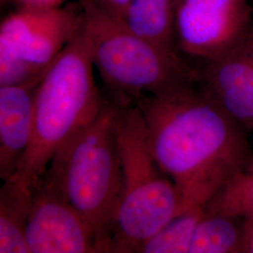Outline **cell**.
Here are the masks:
<instances>
[{
    "mask_svg": "<svg viewBox=\"0 0 253 253\" xmlns=\"http://www.w3.org/2000/svg\"><path fill=\"white\" fill-rule=\"evenodd\" d=\"M47 178L97 231L107 253L122 188L118 108L106 99L98 114L49 163Z\"/></svg>",
    "mask_w": 253,
    "mask_h": 253,
    "instance_id": "obj_3",
    "label": "cell"
},
{
    "mask_svg": "<svg viewBox=\"0 0 253 253\" xmlns=\"http://www.w3.org/2000/svg\"><path fill=\"white\" fill-rule=\"evenodd\" d=\"M27 225L29 253H107L88 219L42 174L30 188Z\"/></svg>",
    "mask_w": 253,
    "mask_h": 253,
    "instance_id": "obj_6",
    "label": "cell"
},
{
    "mask_svg": "<svg viewBox=\"0 0 253 253\" xmlns=\"http://www.w3.org/2000/svg\"><path fill=\"white\" fill-rule=\"evenodd\" d=\"M253 23L249 0H174L178 51L209 61L222 54Z\"/></svg>",
    "mask_w": 253,
    "mask_h": 253,
    "instance_id": "obj_8",
    "label": "cell"
},
{
    "mask_svg": "<svg viewBox=\"0 0 253 253\" xmlns=\"http://www.w3.org/2000/svg\"><path fill=\"white\" fill-rule=\"evenodd\" d=\"M79 0L51 9H16L1 22L0 49L46 70L84 28Z\"/></svg>",
    "mask_w": 253,
    "mask_h": 253,
    "instance_id": "obj_7",
    "label": "cell"
},
{
    "mask_svg": "<svg viewBox=\"0 0 253 253\" xmlns=\"http://www.w3.org/2000/svg\"><path fill=\"white\" fill-rule=\"evenodd\" d=\"M30 190L13 180L0 190V253H29L27 225Z\"/></svg>",
    "mask_w": 253,
    "mask_h": 253,
    "instance_id": "obj_12",
    "label": "cell"
},
{
    "mask_svg": "<svg viewBox=\"0 0 253 253\" xmlns=\"http://www.w3.org/2000/svg\"><path fill=\"white\" fill-rule=\"evenodd\" d=\"M174 0H130L122 19L140 36L178 54L173 24Z\"/></svg>",
    "mask_w": 253,
    "mask_h": 253,
    "instance_id": "obj_11",
    "label": "cell"
},
{
    "mask_svg": "<svg viewBox=\"0 0 253 253\" xmlns=\"http://www.w3.org/2000/svg\"><path fill=\"white\" fill-rule=\"evenodd\" d=\"M198 84L247 131L253 129V23L232 45L207 61Z\"/></svg>",
    "mask_w": 253,
    "mask_h": 253,
    "instance_id": "obj_9",
    "label": "cell"
},
{
    "mask_svg": "<svg viewBox=\"0 0 253 253\" xmlns=\"http://www.w3.org/2000/svg\"><path fill=\"white\" fill-rule=\"evenodd\" d=\"M115 104L118 108L122 188L111 253H136L149 237L186 210L175 185L154 159L138 106Z\"/></svg>",
    "mask_w": 253,
    "mask_h": 253,
    "instance_id": "obj_5",
    "label": "cell"
},
{
    "mask_svg": "<svg viewBox=\"0 0 253 253\" xmlns=\"http://www.w3.org/2000/svg\"><path fill=\"white\" fill-rule=\"evenodd\" d=\"M236 219L205 212L194 230L190 253H243V227Z\"/></svg>",
    "mask_w": 253,
    "mask_h": 253,
    "instance_id": "obj_13",
    "label": "cell"
},
{
    "mask_svg": "<svg viewBox=\"0 0 253 253\" xmlns=\"http://www.w3.org/2000/svg\"><path fill=\"white\" fill-rule=\"evenodd\" d=\"M69 0H1L2 4H9L16 9H51L62 7Z\"/></svg>",
    "mask_w": 253,
    "mask_h": 253,
    "instance_id": "obj_16",
    "label": "cell"
},
{
    "mask_svg": "<svg viewBox=\"0 0 253 253\" xmlns=\"http://www.w3.org/2000/svg\"><path fill=\"white\" fill-rule=\"evenodd\" d=\"M204 215L205 209H195L172 218L141 245L136 253H190L194 230Z\"/></svg>",
    "mask_w": 253,
    "mask_h": 253,
    "instance_id": "obj_15",
    "label": "cell"
},
{
    "mask_svg": "<svg viewBox=\"0 0 253 253\" xmlns=\"http://www.w3.org/2000/svg\"><path fill=\"white\" fill-rule=\"evenodd\" d=\"M84 31L94 66L117 103L135 104L145 97L198 84L199 72L179 54L140 36L122 18L94 0H79Z\"/></svg>",
    "mask_w": 253,
    "mask_h": 253,
    "instance_id": "obj_4",
    "label": "cell"
},
{
    "mask_svg": "<svg viewBox=\"0 0 253 253\" xmlns=\"http://www.w3.org/2000/svg\"><path fill=\"white\" fill-rule=\"evenodd\" d=\"M205 212L236 218L253 217V158L225 183Z\"/></svg>",
    "mask_w": 253,
    "mask_h": 253,
    "instance_id": "obj_14",
    "label": "cell"
},
{
    "mask_svg": "<svg viewBox=\"0 0 253 253\" xmlns=\"http://www.w3.org/2000/svg\"><path fill=\"white\" fill-rule=\"evenodd\" d=\"M42 77L24 84L0 86V177L3 182L17 172L30 144L34 98Z\"/></svg>",
    "mask_w": 253,
    "mask_h": 253,
    "instance_id": "obj_10",
    "label": "cell"
},
{
    "mask_svg": "<svg viewBox=\"0 0 253 253\" xmlns=\"http://www.w3.org/2000/svg\"><path fill=\"white\" fill-rule=\"evenodd\" d=\"M243 253H253V217L244 218Z\"/></svg>",
    "mask_w": 253,
    "mask_h": 253,
    "instance_id": "obj_18",
    "label": "cell"
},
{
    "mask_svg": "<svg viewBox=\"0 0 253 253\" xmlns=\"http://www.w3.org/2000/svg\"><path fill=\"white\" fill-rule=\"evenodd\" d=\"M93 68L83 28L50 64L37 86L31 141L10 180L30 190L54 154L98 114L106 99L96 85Z\"/></svg>",
    "mask_w": 253,
    "mask_h": 253,
    "instance_id": "obj_2",
    "label": "cell"
},
{
    "mask_svg": "<svg viewBox=\"0 0 253 253\" xmlns=\"http://www.w3.org/2000/svg\"><path fill=\"white\" fill-rule=\"evenodd\" d=\"M102 9L113 15L122 18L130 0H94Z\"/></svg>",
    "mask_w": 253,
    "mask_h": 253,
    "instance_id": "obj_17",
    "label": "cell"
},
{
    "mask_svg": "<svg viewBox=\"0 0 253 253\" xmlns=\"http://www.w3.org/2000/svg\"><path fill=\"white\" fill-rule=\"evenodd\" d=\"M196 84L135 102L154 159L186 212L205 209L253 157L247 130Z\"/></svg>",
    "mask_w": 253,
    "mask_h": 253,
    "instance_id": "obj_1",
    "label": "cell"
}]
</instances>
